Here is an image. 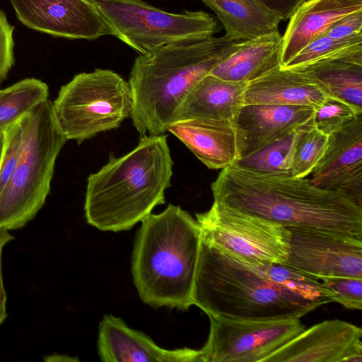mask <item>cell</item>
<instances>
[{"label": "cell", "mask_w": 362, "mask_h": 362, "mask_svg": "<svg viewBox=\"0 0 362 362\" xmlns=\"http://www.w3.org/2000/svg\"><path fill=\"white\" fill-rule=\"evenodd\" d=\"M214 201L276 222L362 238V207L344 192L326 190L291 173H269L235 163L211 183Z\"/></svg>", "instance_id": "obj_1"}, {"label": "cell", "mask_w": 362, "mask_h": 362, "mask_svg": "<svg viewBox=\"0 0 362 362\" xmlns=\"http://www.w3.org/2000/svg\"><path fill=\"white\" fill-rule=\"evenodd\" d=\"M173 166L165 134L142 136L120 157L110 153L108 162L87 178V223L102 231L130 230L165 203Z\"/></svg>", "instance_id": "obj_2"}, {"label": "cell", "mask_w": 362, "mask_h": 362, "mask_svg": "<svg viewBox=\"0 0 362 362\" xmlns=\"http://www.w3.org/2000/svg\"><path fill=\"white\" fill-rule=\"evenodd\" d=\"M238 42L214 35L164 45L139 54L129 84L132 95L131 118L141 136L162 135L195 85L236 47Z\"/></svg>", "instance_id": "obj_3"}, {"label": "cell", "mask_w": 362, "mask_h": 362, "mask_svg": "<svg viewBox=\"0 0 362 362\" xmlns=\"http://www.w3.org/2000/svg\"><path fill=\"white\" fill-rule=\"evenodd\" d=\"M141 223L131 259L140 299L156 308L187 310L193 305L202 240L197 220L180 206L169 204Z\"/></svg>", "instance_id": "obj_4"}, {"label": "cell", "mask_w": 362, "mask_h": 362, "mask_svg": "<svg viewBox=\"0 0 362 362\" xmlns=\"http://www.w3.org/2000/svg\"><path fill=\"white\" fill-rule=\"evenodd\" d=\"M192 302L208 316L246 320L300 318L317 308L202 240Z\"/></svg>", "instance_id": "obj_5"}, {"label": "cell", "mask_w": 362, "mask_h": 362, "mask_svg": "<svg viewBox=\"0 0 362 362\" xmlns=\"http://www.w3.org/2000/svg\"><path fill=\"white\" fill-rule=\"evenodd\" d=\"M22 151L9 181L0 193V228L19 229L43 206L50 192L57 158L67 141L46 99L21 119Z\"/></svg>", "instance_id": "obj_6"}, {"label": "cell", "mask_w": 362, "mask_h": 362, "mask_svg": "<svg viewBox=\"0 0 362 362\" xmlns=\"http://www.w3.org/2000/svg\"><path fill=\"white\" fill-rule=\"evenodd\" d=\"M56 122L66 140L81 144L119 127L131 116L129 82L110 69H95L75 75L52 102Z\"/></svg>", "instance_id": "obj_7"}, {"label": "cell", "mask_w": 362, "mask_h": 362, "mask_svg": "<svg viewBox=\"0 0 362 362\" xmlns=\"http://www.w3.org/2000/svg\"><path fill=\"white\" fill-rule=\"evenodd\" d=\"M117 37L139 54L168 44L206 38L220 31L214 17L202 11L175 13L142 0H88Z\"/></svg>", "instance_id": "obj_8"}, {"label": "cell", "mask_w": 362, "mask_h": 362, "mask_svg": "<svg viewBox=\"0 0 362 362\" xmlns=\"http://www.w3.org/2000/svg\"><path fill=\"white\" fill-rule=\"evenodd\" d=\"M201 239L243 262L284 264L288 255L289 230L262 217L214 201L196 214Z\"/></svg>", "instance_id": "obj_9"}, {"label": "cell", "mask_w": 362, "mask_h": 362, "mask_svg": "<svg viewBox=\"0 0 362 362\" xmlns=\"http://www.w3.org/2000/svg\"><path fill=\"white\" fill-rule=\"evenodd\" d=\"M209 317V334L200 349L203 362H262L305 329L298 317L267 320Z\"/></svg>", "instance_id": "obj_10"}, {"label": "cell", "mask_w": 362, "mask_h": 362, "mask_svg": "<svg viewBox=\"0 0 362 362\" xmlns=\"http://www.w3.org/2000/svg\"><path fill=\"white\" fill-rule=\"evenodd\" d=\"M286 228L288 255L283 264L318 280L362 278V238L314 228Z\"/></svg>", "instance_id": "obj_11"}, {"label": "cell", "mask_w": 362, "mask_h": 362, "mask_svg": "<svg viewBox=\"0 0 362 362\" xmlns=\"http://www.w3.org/2000/svg\"><path fill=\"white\" fill-rule=\"evenodd\" d=\"M28 28L55 37L94 40L112 31L88 0H10Z\"/></svg>", "instance_id": "obj_12"}, {"label": "cell", "mask_w": 362, "mask_h": 362, "mask_svg": "<svg viewBox=\"0 0 362 362\" xmlns=\"http://www.w3.org/2000/svg\"><path fill=\"white\" fill-rule=\"evenodd\" d=\"M310 174L316 187L341 191L362 207V115L329 135Z\"/></svg>", "instance_id": "obj_13"}, {"label": "cell", "mask_w": 362, "mask_h": 362, "mask_svg": "<svg viewBox=\"0 0 362 362\" xmlns=\"http://www.w3.org/2000/svg\"><path fill=\"white\" fill-rule=\"evenodd\" d=\"M98 352L104 362H203L201 349H165L112 314L99 323Z\"/></svg>", "instance_id": "obj_14"}, {"label": "cell", "mask_w": 362, "mask_h": 362, "mask_svg": "<svg viewBox=\"0 0 362 362\" xmlns=\"http://www.w3.org/2000/svg\"><path fill=\"white\" fill-rule=\"evenodd\" d=\"M314 108L303 105H245L235 122L240 158L249 156L305 127L313 125Z\"/></svg>", "instance_id": "obj_15"}, {"label": "cell", "mask_w": 362, "mask_h": 362, "mask_svg": "<svg viewBox=\"0 0 362 362\" xmlns=\"http://www.w3.org/2000/svg\"><path fill=\"white\" fill-rule=\"evenodd\" d=\"M361 336V329L353 324L325 320L305 329L262 362H343Z\"/></svg>", "instance_id": "obj_16"}, {"label": "cell", "mask_w": 362, "mask_h": 362, "mask_svg": "<svg viewBox=\"0 0 362 362\" xmlns=\"http://www.w3.org/2000/svg\"><path fill=\"white\" fill-rule=\"evenodd\" d=\"M210 169H224L240 158L235 121L192 118L176 121L168 129Z\"/></svg>", "instance_id": "obj_17"}, {"label": "cell", "mask_w": 362, "mask_h": 362, "mask_svg": "<svg viewBox=\"0 0 362 362\" xmlns=\"http://www.w3.org/2000/svg\"><path fill=\"white\" fill-rule=\"evenodd\" d=\"M329 95L307 71L280 66L247 83L244 105H303L315 108Z\"/></svg>", "instance_id": "obj_18"}, {"label": "cell", "mask_w": 362, "mask_h": 362, "mask_svg": "<svg viewBox=\"0 0 362 362\" xmlns=\"http://www.w3.org/2000/svg\"><path fill=\"white\" fill-rule=\"evenodd\" d=\"M362 11V0H307L289 18L282 36L281 66L336 21Z\"/></svg>", "instance_id": "obj_19"}, {"label": "cell", "mask_w": 362, "mask_h": 362, "mask_svg": "<svg viewBox=\"0 0 362 362\" xmlns=\"http://www.w3.org/2000/svg\"><path fill=\"white\" fill-rule=\"evenodd\" d=\"M282 45L279 30L238 42L209 74L226 81L249 83L281 66Z\"/></svg>", "instance_id": "obj_20"}, {"label": "cell", "mask_w": 362, "mask_h": 362, "mask_svg": "<svg viewBox=\"0 0 362 362\" xmlns=\"http://www.w3.org/2000/svg\"><path fill=\"white\" fill-rule=\"evenodd\" d=\"M247 84L223 80L209 74L190 91L175 122L192 118L235 121L244 105Z\"/></svg>", "instance_id": "obj_21"}, {"label": "cell", "mask_w": 362, "mask_h": 362, "mask_svg": "<svg viewBox=\"0 0 362 362\" xmlns=\"http://www.w3.org/2000/svg\"><path fill=\"white\" fill-rule=\"evenodd\" d=\"M211 9L232 41L252 40L279 30L281 20L255 0H201Z\"/></svg>", "instance_id": "obj_22"}, {"label": "cell", "mask_w": 362, "mask_h": 362, "mask_svg": "<svg viewBox=\"0 0 362 362\" xmlns=\"http://www.w3.org/2000/svg\"><path fill=\"white\" fill-rule=\"evenodd\" d=\"M300 69L307 71L329 95L362 108V64L328 59Z\"/></svg>", "instance_id": "obj_23"}, {"label": "cell", "mask_w": 362, "mask_h": 362, "mask_svg": "<svg viewBox=\"0 0 362 362\" xmlns=\"http://www.w3.org/2000/svg\"><path fill=\"white\" fill-rule=\"evenodd\" d=\"M48 95L47 85L35 78H25L0 89V133L18 123Z\"/></svg>", "instance_id": "obj_24"}, {"label": "cell", "mask_w": 362, "mask_h": 362, "mask_svg": "<svg viewBox=\"0 0 362 362\" xmlns=\"http://www.w3.org/2000/svg\"><path fill=\"white\" fill-rule=\"evenodd\" d=\"M328 59L362 64V33L338 39L324 33L309 42L282 67L298 69Z\"/></svg>", "instance_id": "obj_25"}, {"label": "cell", "mask_w": 362, "mask_h": 362, "mask_svg": "<svg viewBox=\"0 0 362 362\" xmlns=\"http://www.w3.org/2000/svg\"><path fill=\"white\" fill-rule=\"evenodd\" d=\"M257 269L267 279L284 287L317 308L334 302L333 292L318 279L307 276L283 264L244 262Z\"/></svg>", "instance_id": "obj_26"}, {"label": "cell", "mask_w": 362, "mask_h": 362, "mask_svg": "<svg viewBox=\"0 0 362 362\" xmlns=\"http://www.w3.org/2000/svg\"><path fill=\"white\" fill-rule=\"evenodd\" d=\"M310 126L298 129L284 139L249 156L240 158L234 163L257 171L291 173L296 144L302 132Z\"/></svg>", "instance_id": "obj_27"}, {"label": "cell", "mask_w": 362, "mask_h": 362, "mask_svg": "<svg viewBox=\"0 0 362 362\" xmlns=\"http://www.w3.org/2000/svg\"><path fill=\"white\" fill-rule=\"evenodd\" d=\"M329 135L314 126L305 129L294 149L291 173L296 177H305L311 173L322 156Z\"/></svg>", "instance_id": "obj_28"}, {"label": "cell", "mask_w": 362, "mask_h": 362, "mask_svg": "<svg viewBox=\"0 0 362 362\" xmlns=\"http://www.w3.org/2000/svg\"><path fill=\"white\" fill-rule=\"evenodd\" d=\"M360 115H362V108L329 95L320 105L314 108L313 124L318 130L329 135Z\"/></svg>", "instance_id": "obj_29"}, {"label": "cell", "mask_w": 362, "mask_h": 362, "mask_svg": "<svg viewBox=\"0 0 362 362\" xmlns=\"http://www.w3.org/2000/svg\"><path fill=\"white\" fill-rule=\"evenodd\" d=\"M20 121L4 132L5 141L0 163V193L14 172L22 151L23 133Z\"/></svg>", "instance_id": "obj_30"}, {"label": "cell", "mask_w": 362, "mask_h": 362, "mask_svg": "<svg viewBox=\"0 0 362 362\" xmlns=\"http://www.w3.org/2000/svg\"><path fill=\"white\" fill-rule=\"evenodd\" d=\"M321 280L333 292L334 302L349 309H362V278L337 276Z\"/></svg>", "instance_id": "obj_31"}, {"label": "cell", "mask_w": 362, "mask_h": 362, "mask_svg": "<svg viewBox=\"0 0 362 362\" xmlns=\"http://www.w3.org/2000/svg\"><path fill=\"white\" fill-rule=\"evenodd\" d=\"M13 31L14 26L10 24L6 14L0 9V84L15 62Z\"/></svg>", "instance_id": "obj_32"}, {"label": "cell", "mask_w": 362, "mask_h": 362, "mask_svg": "<svg viewBox=\"0 0 362 362\" xmlns=\"http://www.w3.org/2000/svg\"><path fill=\"white\" fill-rule=\"evenodd\" d=\"M325 33L332 38H344L362 33V11L336 21Z\"/></svg>", "instance_id": "obj_33"}, {"label": "cell", "mask_w": 362, "mask_h": 362, "mask_svg": "<svg viewBox=\"0 0 362 362\" xmlns=\"http://www.w3.org/2000/svg\"><path fill=\"white\" fill-rule=\"evenodd\" d=\"M276 15L281 21L291 18L292 14L307 0H255Z\"/></svg>", "instance_id": "obj_34"}, {"label": "cell", "mask_w": 362, "mask_h": 362, "mask_svg": "<svg viewBox=\"0 0 362 362\" xmlns=\"http://www.w3.org/2000/svg\"><path fill=\"white\" fill-rule=\"evenodd\" d=\"M13 238V237L8 233V230L0 228V325L4 322L7 316L6 293L3 282L1 255L4 247Z\"/></svg>", "instance_id": "obj_35"}, {"label": "cell", "mask_w": 362, "mask_h": 362, "mask_svg": "<svg viewBox=\"0 0 362 362\" xmlns=\"http://www.w3.org/2000/svg\"><path fill=\"white\" fill-rule=\"evenodd\" d=\"M4 141H5V136H4V132L0 133V163L3 154L4 147Z\"/></svg>", "instance_id": "obj_36"}]
</instances>
